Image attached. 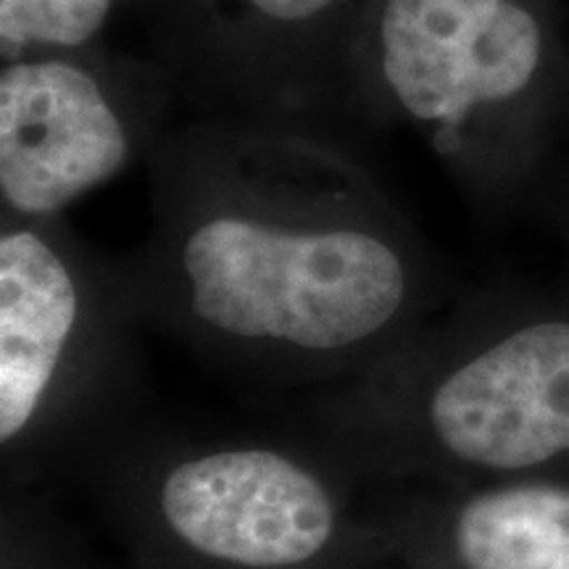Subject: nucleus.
Instances as JSON below:
<instances>
[{"mask_svg": "<svg viewBox=\"0 0 569 569\" xmlns=\"http://www.w3.org/2000/svg\"><path fill=\"white\" fill-rule=\"evenodd\" d=\"M538 0H369L346 71V124L409 127L459 174L503 153L509 119L543 96Z\"/></svg>", "mask_w": 569, "mask_h": 569, "instance_id": "39448f33", "label": "nucleus"}, {"mask_svg": "<svg viewBox=\"0 0 569 569\" xmlns=\"http://www.w3.org/2000/svg\"><path fill=\"white\" fill-rule=\"evenodd\" d=\"M180 106L153 56L106 42L0 63V217L63 219L148 163Z\"/></svg>", "mask_w": 569, "mask_h": 569, "instance_id": "423d86ee", "label": "nucleus"}, {"mask_svg": "<svg viewBox=\"0 0 569 569\" xmlns=\"http://www.w3.org/2000/svg\"><path fill=\"white\" fill-rule=\"evenodd\" d=\"M134 0H0V61L106 42Z\"/></svg>", "mask_w": 569, "mask_h": 569, "instance_id": "1a4fd4ad", "label": "nucleus"}, {"mask_svg": "<svg viewBox=\"0 0 569 569\" xmlns=\"http://www.w3.org/2000/svg\"><path fill=\"white\" fill-rule=\"evenodd\" d=\"M369 0H134L148 48L201 117L346 124V71Z\"/></svg>", "mask_w": 569, "mask_h": 569, "instance_id": "0eeeda50", "label": "nucleus"}, {"mask_svg": "<svg viewBox=\"0 0 569 569\" xmlns=\"http://www.w3.org/2000/svg\"><path fill=\"white\" fill-rule=\"evenodd\" d=\"M367 519L390 569H569L567 482H496L457 496L377 486Z\"/></svg>", "mask_w": 569, "mask_h": 569, "instance_id": "6e6552de", "label": "nucleus"}, {"mask_svg": "<svg viewBox=\"0 0 569 569\" xmlns=\"http://www.w3.org/2000/svg\"><path fill=\"white\" fill-rule=\"evenodd\" d=\"M148 330L124 256L63 219L0 217V461L32 488L96 467L138 427Z\"/></svg>", "mask_w": 569, "mask_h": 569, "instance_id": "20e7f679", "label": "nucleus"}, {"mask_svg": "<svg viewBox=\"0 0 569 569\" xmlns=\"http://www.w3.org/2000/svg\"><path fill=\"white\" fill-rule=\"evenodd\" d=\"M3 569H92L74 532L30 488H3Z\"/></svg>", "mask_w": 569, "mask_h": 569, "instance_id": "9d476101", "label": "nucleus"}, {"mask_svg": "<svg viewBox=\"0 0 569 569\" xmlns=\"http://www.w3.org/2000/svg\"><path fill=\"white\" fill-rule=\"evenodd\" d=\"M309 440L365 488L519 475L569 459V319L490 330L430 319L317 388Z\"/></svg>", "mask_w": 569, "mask_h": 569, "instance_id": "f03ea898", "label": "nucleus"}, {"mask_svg": "<svg viewBox=\"0 0 569 569\" xmlns=\"http://www.w3.org/2000/svg\"><path fill=\"white\" fill-rule=\"evenodd\" d=\"M146 167L151 227L124 256L140 315L219 369L325 388L436 309L430 248L343 134L198 117Z\"/></svg>", "mask_w": 569, "mask_h": 569, "instance_id": "f257e3e1", "label": "nucleus"}, {"mask_svg": "<svg viewBox=\"0 0 569 569\" xmlns=\"http://www.w3.org/2000/svg\"><path fill=\"white\" fill-rule=\"evenodd\" d=\"M88 472L142 569H390L365 486L311 440L134 427Z\"/></svg>", "mask_w": 569, "mask_h": 569, "instance_id": "7ed1b4c3", "label": "nucleus"}]
</instances>
